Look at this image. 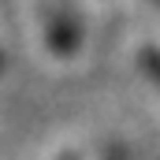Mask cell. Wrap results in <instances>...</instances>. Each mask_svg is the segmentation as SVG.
<instances>
[{"mask_svg": "<svg viewBox=\"0 0 160 160\" xmlns=\"http://www.w3.org/2000/svg\"><path fill=\"white\" fill-rule=\"evenodd\" d=\"M142 63H145V71H149V75L157 78V86H160V52H157V48H149V52L142 56Z\"/></svg>", "mask_w": 160, "mask_h": 160, "instance_id": "cell-1", "label": "cell"}]
</instances>
